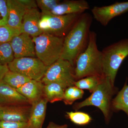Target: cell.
I'll return each mask as SVG.
<instances>
[{"mask_svg":"<svg viewBox=\"0 0 128 128\" xmlns=\"http://www.w3.org/2000/svg\"><path fill=\"white\" fill-rule=\"evenodd\" d=\"M19 2L24 6L26 10H30L37 8L36 2L33 0H19Z\"/></svg>","mask_w":128,"mask_h":128,"instance_id":"29","label":"cell"},{"mask_svg":"<svg viewBox=\"0 0 128 128\" xmlns=\"http://www.w3.org/2000/svg\"><path fill=\"white\" fill-rule=\"evenodd\" d=\"M41 81L44 84L51 82L57 83L65 90L74 86L76 81L74 66L69 61L60 58L48 67Z\"/></svg>","mask_w":128,"mask_h":128,"instance_id":"6","label":"cell"},{"mask_svg":"<svg viewBox=\"0 0 128 128\" xmlns=\"http://www.w3.org/2000/svg\"><path fill=\"white\" fill-rule=\"evenodd\" d=\"M66 116L70 121L78 125H85L91 121L92 118L89 114L84 112H66Z\"/></svg>","mask_w":128,"mask_h":128,"instance_id":"24","label":"cell"},{"mask_svg":"<svg viewBox=\"0 0 128 128\" xmlns=\"http://www.w3.org/2000/svg\"><path fill=\"white\" fill-rule=\"evenodd\" d=\"M10 43L15 58L36 57L34 42L32 38L28 34L21 33L14 37Z\"/></svg>","mask_w":128,"mask_h":128,"instance_id":"10","label":"cell"},{"mask_svg":"<svg viewBox=\"0 0 128 128\" xmlns=\"http://www.w3.org/2000/svg\"><path fill=\"white\" fill-rule=\"evenodd\" d=\"M30 80L20 73L9 70L2 80L12 87L17 89Z\"/></svg>","mask_w":128,"mask_h":128,"instance_id":"20","label":"cell"},{"mask_svg":"<svg viewBox=\"0 0 128 128\" xmlns=\"http://www.w3.org/2000/svg\"><path fill=\"white\" fill-rule=\"evenodd\" d=\"M103 75L114 85L117 73L124 60L128 56V38L105 47L102 51Z\"/></svg>","mask_w":128,"mask_h":128,"instance_id":"5","label":"cell"},{"mask_svg":"<svg viewBox=\"0 0 128 128\" xmlns=\"http://www.w3.org/2000/svg\"><path fill=\"white\" fill-rule=\"evenodd\" d=\"M90 8L88 2L85 0H68L60 2L52 11L51 14L56 16L69 14H82Z\"/></svg>","mask_w":128,"mask_h":128,"instance_id":"14","label":"cell"},{"mask_svg":"<svg viewBox=\"0 0 128 128\" xmlns=\"http://www.w3.org/2000/svg\"><path fill=\"white\" fill-rule=\"evenodd\" d=\"M21 33L20 29L8 25L0 26V43L10 42L14 37Z\"/></svg>","mask_w":128,"mask_h":128,"instance_id":"25","label":"cell"},{"mask_svg":"<svg viewBox=\"0 0 128 128\" xmlns=\"http://www.w3.org/2000/svg\"><path fill=\"white\" fill-rule=\"evenodd\" d=\"M92 16L88 12L80 16L73 27L64 38L60 58L74 66L76 60L87 48Z\"/></svg>","mask_w":128,"mask_h":128,"instance_id":"1","label":"cell"},{"mask_svg":"<svg viewBox=\"0 0 128 128\" xmlns=\"http://www.w3.org/2000/svg\"><path fill=\"white\" fill-rule=\"evenodd\" d=\"M84 94L83 90L75 86H70L65 90L63 101L66 105H72L76 100L82 98Z\"/></svg>","mask_w":128,"mask_h":128,"instance_id":"22","label":"cell"},{"mask_svg":"<svg viewBox=\"0 0 128 128\" xmlns=\"http://www.w3.org/2000/svg\"><path fill=\"white\" fill-rule=\"evenodd\" d=\"M64 90L60 85L51 82L44 84V94L48 102L54 103L63 101Z\"/></svg>","mask_w":128,"mask_h":128,"instance_id":"18","label":"cell"},{"mask_svg":"<svg viewBox=\"0 0 128 128\" xmlns=\"http://www.w3.org/2000/svg\"><path fill=\"white\" fill-rule=\"evenodd\" d=\"M30 104L16 89L0 81V105H21Z\"/></svg>","mask_w":128,"mask_h":128,"instance_id":"13","label":"cell"},{"mask_svg":"<svg viewBox=\"0 0 128 128\" xmlns=\"http://www.w3.org/2000/svg\"><path fill=\"white\" fill-rule=\"evenodd\" d=\"M68 125L65 124L64 125H59L52 122H50L46 128H68Z\"/></svg>","mask_w":128,"mask_h":128,"instance_id":"31","label":"cell"},{"mask_svg":"<svg viewBox=\"0 0 128 128\" xmlns=\"http://www.w3.org/2000/svg\"><path fill=\"white\" fill-rule=\"evenodd\" d=\"M45 97L31 105L28 123L30 128H42L46 117L47 104Z\"/></svg>","mask_w":128,"mask_h":128,"instance_id":"15","label":"cell"},{"mask_svg":"<svg viewBox=\"0 0 128 128\" xmlns=\"http://www.w3.org/2000/svg\"><path fill=\"white\" fill-rule=\"evenodd\" d=\"M9 18L7 25L14 28L20 29L26 8L19 0H7Z\"/></svg>","mask_w":128,"mask_h":128,"instance_id":"17","label":"cell"},{"mask_svg":"<svg viewBox=\"0 0 128 128\" xmlns=\"http://www.w3.org/2000/svg\"><path fill=\"white\" fill-rule=\"evenodd\" d=\"M103 76L102 54L97 44V35L90 31L87 48L76 60L74 76L76 81L90 76Z\"/></svg>","mask_w":128,"mask_h":128,"instance_id":"2","label":"cell"},{"mask_svg":"<svg viewBox=\"0 0 128 128\" xmlns=\"http://www.w3.org/2000/svg\"><path fill=\"white\" fill-rule=\"evenodd\" d=\"M10 71L20 73L31 80H41L48 67L36 57L14 58L8 64Z\"/></svg>","mask_w":128,"mask_h":128,"instance_id":"8","label":"cell"},{"mask_svg":"<svg viewBox=\"0 0 128 128\" xmlns=\"http://www.w3.org/2000/svg\"><path fill=\"white\" fill-rule=\"evenodd\" d=\"M80 15L56 16L52 14H41L40 28L43 32L63 38L64 34L68 31L69 32L71 30Z\"/></svg>","mask_w":128,"mask_h":128,"instance_id":"7","label":"cell"},{"mask_svg":"<svg viewBox=\"0 0 128 128\" xmlns=\"http://www.w3.org/2000/svg\"><path fill=\"white\" fill-rule=\"evenodd\" d=\"M116 90L114 85L112 84L110 80L104 76L91 95L81 102L76 103L73 107L75 110H78L86 106H95L101 110L106 122H108L112 99Z\"/></svg>","mask_w":128,"mask_h":128,"instance_id":"3","label":"cell"},{"mask_svg":"<svg viewBox=\"0 0 128 128\" xmlns=\"http://www.w3.org/2000/svg\"><path fill=\"white\" fill-rule=\"evenodd\" d=\"M31 105H0V121L28 122Z\"/></svg>","mask_w":128,"mask_h":128,"instance_id":"11","label":"cell"},{"mask_svg":"<svg viewBox=\"0 0 128 128\" xmlns=\"http://www.w3.org/2000/svg\"><path fill=\"white\" fill-rule=\"evenodd\" d=\"M0 14L2 18L0 19V26L7 25L9 13L6 0H0Z\"/></svg>","mask_w":128,"mask_h":128,"instance_id":"27","label":"cell"},{"mask_svg":"<svg viewBox=\"0 0 128 128\" xmlns=\"http://www.w3.org/2000/svg\"><path fill=\"white\" fill-rule=\"evenodd\" d=\"M44 86L41 80H30L16 90L27 99L31 105L44 96Z\"/></svg>","mask_w":128,"mask_h":128,"instance_id":"16","label":"cell"},{"mask_svg":"<svg viewBox=\"0 0 128 128\" xmlns=\"http://www.w3.org/2000/svg\"><path fill=\"white\" fill-rule=\"evenodd\" d=\"M41 14L37 8L27 10L20 28L21 33H24L32 38L37 37L43 32L40 28L39 22Z\"/></svg>","mask_w":128,"mask_h":128,"instance_id":"12","label":"cell"},{"mask_svg":"<svg viewBox=\"0 0 128 128\" xmlns=\"http://www.w3.org/2000/svg\"><path fill=\"white\" fill-rule=\"evenodd\" d=\"M32 38L37 58L47 67L60 58L63 51L64 38L43 32Z\"/></svg>","mask_w":128,"mask_h":128,"instance_id":"4","label":"cell"},{"mask_svg":"<svg viewBox=\"0 0 128 128\" xmlns=\"http://www.w3.org/2000/svg\"><path fill=\"white\" fill-rule=\"evenodd\" d=\"M15 58L10 42L0 43V63L7 65Z\"/></svg>","mask_w":128,"mask_h":128,"instance_id":"23","label":"cell"},{"mask_svg":"<svg viewBox=\"0 0 128 128\" xmlns=\"http://www.w3.org/2000/svg\"><path fill=\"white\" fill-rule=\"evenodd\" d=\"M9 70L7 65H3L0 63V81L2 80L5 75Z\"/></svg>","mask_w":128,"mask_h":128,"instance_id":"30","label":"cell"},{"mask_svg":"<svg viewBox=\"0 0 128 128\" xmlns=\"http://www.w3.org/2000/svg\"><path fill=\"white\" fill-rule=\"evenodd\" d=\"M37 6L41 9V14H51V12L60 3L57 0H37Z\"/></svg>","mask_w":128,"mask_h":128,"instance_id":"26","label":"cell"},{"mask_svg":"<svg viewBox=\"0 0 128 128\" xmlns=\"http://www.w3.org/2000/svg\"><path fill=\"white\" fill-rule=\"evenodd\" d=\"M111 107L115 111H123L128 117V85L127 82L112 101Z\"/></svg>","mask_w":128,"mask_h":128,"instance_id":"19","label":"cell"},{"mask_svg":"<svg viewBox=\"0 0 128 128\" xmlns=\"http://www.w3.org/2000/svg\"><path fill=\"white\" fill-rule=\"evenodd\" d=\"M104 76H87L76 81L74 86L82 90L87 89L91 93H92L101 82Z\"/></svg>","mask_w":128,"mask_h":128,"instance_id":"21","label":"cell"},{"mask_svg":"<svg viewBox=\"0 0 128 128\" xmlns=\"http://www.w3.org/2000/svg\"><path fill=\"white\" fill-rule=\"evenodd\" d=\"M0 128H30L28 122L0 121Z\"/></svg>","mask_w":128,"mask_h":128,"instance_id":"28","label":"cell"},{"mask_svg":"<svg viewBox=\"0 0 128 128\" xmlns=\"http://www.w3.org/2000/svg\"><path fill=\"white\" fill-rule=\"evenodd\" d=\"M128 11V1L116 2L102 6H95L92 9L93 17L102 26H107L114 18Z\"/></svg>","mask_w":128,"mask_h":128,"instance_id":"9","label":"cell"}]
</instances>
